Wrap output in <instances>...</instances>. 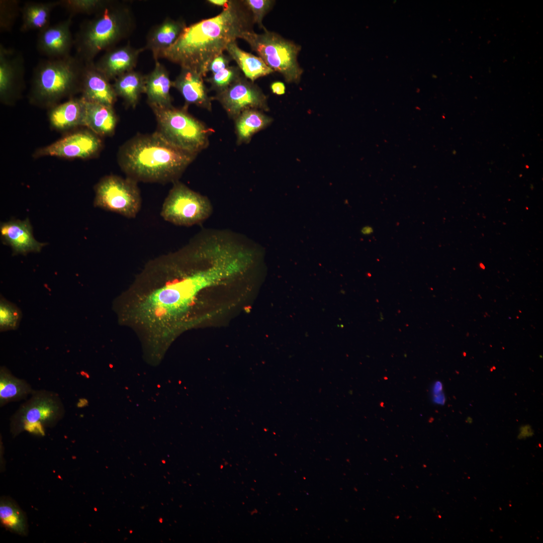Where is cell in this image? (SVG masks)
<instances>
[{
  "label": "cell",
  "mask_w": 543,
  "mask_h": 543,
  "mask_svg": "<svg viewBox=\"0 0 543 543\" xmlns=\"http://www.w3.org/2000/svg\"><path fill=\"white\" fill-rule=\"evenodd\" d=\"M244 262L226 248L185 247L150 261L132 287L129 315L148 338L164 341L204 289L242 275Z\"/></svg>",
  "instance_id": "cell-1"
},
{
  "label": "cell",
  "mask_w": 543,
  "mask_h": 543,
  "mask_svg": "<svg viewBox=\"0 0 543 543\" xmlns=\"http://www.w3.org/2000/svg\"><path fill=\"white\" fill-rule=\"evenodd\" d=\"M250 12L242 1H229L218 15L186 26L175 41L160 56L190 69L203 77L212 61L228 45L253 31Z\"/></svg>",
  "instance_id": "cell-2"
},
{
  "label": "cell",
  "mask_w": 543,
  "mask_h": 543,
  "mask_svg": "<svg viewBox=\"0 0 543 543\" xmlns=\"http://www.w3.org/2000/svg\"><path fill=\"white\" fill-rule=\"evenodd\" d=\"M196 156L172 145L155 132L127 141L119 149L118 160L127 177L137 182L166 183L177 181Z\"/></svg>",
  "instance_id": "cell-3"
},
{
  "label": "cell",
  "mask_w": 543,
  "mask_h": 543,
  "mask_svg": "<svg viewBox=\"0 0 543 543\" xmlns=\"http://www.w3.org/2000/svg\"><path fill=\"white\" fill-rule=\"evenodd\" d=\"M134 26L130 8L109 1L92 19L80 25L74 39L76 56L84 63L94 61L100 52L114 47L131 34Z\"/></svg>",
  "instance_id": "cell-4"
},
{
  "label": "cell",
  "mask_w": 543,
  "mask_h": 543,
  "mask_svg": "<svg viewBox=\"0 0 543 543\" xmlns=\"http://www.w3.org/2000/svg\"><path fill=\"white\" fill-rule=\"evenodd\" d=\"M85 63L77 56L40 61L32 77L30 99L32 103L51 107L66 97L80 92Z\"/></svg>",
  "instance_id": "cell-5"
},
{
  "label": "cell",
  "mask_w": 543,
  "mask_h": 543,
  "mask_svg": "<svg viewBox=\"0 0 543 543\" xmlns=\"http://www.w3.org/2000/svg\"><path fill=\"white\" fill-rule=\"evenodd\" d=\"M157 123L156 132L172 145L197 155L206 148L212 129L188 112V108L150 107Z\"/></svg>",
  "instance_id": "cell-6"
},
{
  "label": "cell",
  "mask_w": 543,
  "mask_h": 543,
  "mask_svg": "<svg viewBox=\"0 0 543 543\" xmlns=\"http://www.w3.org/2000/svg\"><path fill=\"white\" fill-rule=\"evenodd\" d=\"M242 39L268 67L281 73L287 82H299L303 72L297 59L300 45L266 28L261 34L249 32Z\"/></svg>",
  "instance_id": "cell-7"
},
{
  "label": "cell",
  "mask_w": 543,
  "mask_h": 543,
  "mask_svg": "<svg viewBox=\"0 0 543 543\" xmlns=\"http://www.w3.org/2000/svg\"><path fill=\"white\" fill-rule=\"evenodd\" d=\"M64 414L59 396L52 392L33 391L11 418V430L16 435L26 430L43 435L45 427L54 425Z\"/></svg>",
  "instance_id": "cell-8"
},
{
  "label": "cell",
  "mask_w": 543,
  "mask_h": 543,
  "mask_svg": "<svg viewBox=\"0 0 543 543\" xmlns=\"http://www.w3.org/2000/svg\"><path fill=\"white\" fill-rule=\"evenodd\" d=\"M213 213L209 199L176 181L165 198L161 216L175 225L191 226L207 219Z\"/></svg>",
  "instance_id": "cell-9"
},
{
  "label": "cell",
  "mask_w": 543,
  "mask_h": 543,
  "mask_svg": "<svg viewBox=\"0 0 543 543\" xmlns=\"http://www.w3.org/2000/svg\"><path fill=\"white\" fill-rule=\"evenodd\" d=\"M94 206L135 218L141 206V197L137 182L126 177L111 175L102 178L95 188Z\"/></svg>",
  "instance_id": "cell-10"
},
{
  "label": "cell",
  "mask_w": 543,
  "mask_h": 543,
  "mask_svg": "<svg viewBox=\"0 0 543 543\" xmlns=\"http://www.w3.org/2000/svg\"><path fill=\"white\" fill-rule=\"evenodd\" d=\"M212 99L218 101L233 120L246 110L268 111L269 109L267 97L260 87L242 75Z\"/></svg>",
  "instance_id": "cell-11"
},
{
  "label": "cell",
  "mask_w": 543,
  "mask_h": 543,
  "mask_svg": "<svg viewBox=\"0 0 543 543\" xmlns=\"http://www.w3.org/2000/svg\"><path fill=\"white\" fill-rule=\"evenodd\" d=\"M25 61L23 54L0 44V96L5 104L19 97L25 83Z\"/></svg>",
  "instance_id": "cell-12"
},
{
  "label": "cell",
  "mask_w": 543,
  "mask_h": 543,
  "mask_svg": "<svg viewBox=\"0 0 543 543\" xmlns=\"http://www.w3.org/2000/svg\"><path fill=\"white\" fill-rule=\"evenodd\" d=\"M101 147L102 142L98 135L94 132L81 131L66 136L40 149L36 155L87 158L97 154Z\"/></svg>",
  "instance_id": "cell-13"
},
{
  "label": "cell",
  "mask_w": 543,
  "mask_h": 543,
  "mask_svg": "<svg viewBox=\"0 0 543 543\" xmlns=\"http://www.w3.org/2000/svg\"><path fill=\"white\" fill-rule=\"evenodd\" d=\"M73 16L39 31L37 39L38 52L49 59L69 56L73 46L71 26Z\"/></svg>",
  "instance_id": "cell-14"
},
{
  "label": "cell",
  "mask_w": 543,
  "mask_h": 543,
  "mask_svg": "<svg viewBox=\"0 0 543 543\" xmlns=\"http://www.w3.org/2000/svg\"><path fill=\"white\" fill-rule=\"evenodd\" d=\"M145 48H135L129 44L114 47L106 51L96 62L95 65L110 81L134 70L140 54Z\"/></svg>",
  "instance_id": "cell-15"
},
{
  "label": "cell",
  "mask_w": 543,
  "mask_h": 543,
  "mask_svg": "<svg viewBox=\"0 0 543 543\" xmlns=\"http://www.w3.org/2000/svg\"><path fill=\"white\" fill-rule=\"evenodd\" d=\"M80 92L81 97L86 101L113 107L118 97L112 84L98 69L94 61L85 63Z\"/></svg>",
  "instance_id": "cell-16"
},
{
  "label": "cell",
  "mask_w": 543,
  "mask_h": 543,
  "mask_svg": "<svg viewBox=\"0 0 543 543\" xmlns=\"http://www.w3.org/2000/svg\"><path fill=\"white\" fill-rule=\"evenodd\" d=\"M0 232L3 243L11 247L13 254L38 252L46 244L34 238L28 218L1 223Z\"/></svg>",
  "instance_id": "cell-17"
},
{
  "label": "cell",
  "mask_w": 543,
  "mask_h": 543,
  "mask_svg": "<svg viewBox=\"0 0 543 543\" xmlns=\"http://www.w3.org/2000/svg\"><path fill=\"white\" fill-rule=\"evenodd\" d=\"M172 86L183 96L185 107L195 105L212 111V97L209 96L203 77L197 72L186 68H181L179 74L172 81Z\"/></svg>",
  "instance_id": "cell-18"
},
{
  "label": "cell",
  "mask_w": 543,
  "mask_h": 543,
  "mask_svg": "<svg viewBox=\"0 0 543 543\" xmlns=\"http://www.w3.org/2000/svg\"><path fill=\"white\" fill-rule=\"evenodd\" d=\"M186 26L183 20L166 18L149 31L145 49L149 50L155 61L158 60L160 55L175 42Z\"/></svg>",
  "instance_id": "cell-19"
},
{
  "label": "cell",
  "mask_w": 543,
  "mask_h": 543,
  "mask_svg": "<svg viewBox=\"0 0 543 543\" xmlns=\"http://www.w3.org/2000/svg\"><path fill=\"white\" fill-rule=\"evenodd\" d=\"M172 81L163 65L155 61L153 69L145 78V91L150 107H169L172 106L170 88Z\"/></svg>",
  "instance_id": "cell-20"
},
{
  "label": "cell",
  "mask_w": 543,
  "mask_h": 543,
  "mask_svg": "<svg viewBox=\"0 0 543 543\" xmlns=\"http://www.w3.org/2000/svg\"><path fill=\"white\" fill-rule=\"evenodd\" d=\"M85 100L70 98L67 101L53 106L49 113L52 126L57 129H66L84 125Z\"/></svg>",
  "instance_id": "cell-21"
},
{
  "label": "cell",
  "mask_w": 543,
  "mask_h": 543,
  "mask_svg": "<svg viewBox=\"0 0 543 543\" xmlns=\"http://www.w3.org/2000/svg\"><path fill=\"white\" fill-rule=\"evenodd\" d=\"M84 125L100 136L112 135L117 123V117L113 106L85 100Z\"/></svg>",
  "instance_id": "cell-22"
},
{
  "label": "cell",
  "mask_w": 543,
  "mask_h": 543,
  "mask_svg": "<svg viewBox=\"0 0 543 543\" xmlns=\"http://www.w3.org/2000/svg\"><path fill=\"white\" fill-rule=\"evenodd\" d=\"M60 6L59 1L48 2H27L21 9L22 24L20 31L26 32L32 30L39 31L50 25L52 11Z\"/></svg>",
  "instance_id": "cell-23"
},
{
  "label": "cell",
  "mask_w": 543,
  "mask_h": 543,
  "mask_svg": "<svg viewBox=\"0 0 543 543\" xmlns=\"http://www.w3.org/2000/svg\"><path fill=\"white\" fill-rule=\"evenodd\" d=\"M234 120L237 144L241 145L249 143L252 136L269 126L273 119L261 110L248 109L242 112Z\"/></svg>",
  "instance_id": "cell-24"
},
{
  "label": "cell",
  "mask_w": 543,
  "mask_h": 543,
  "mask_svg": "<svg viewBox=\"0 0 543 543\" xmlns=\"http://www.w3.org/2000/svg\"><path fill=\"white\" fill-rule=\"evenodd\" d=\"M226 51L236 62L244 76L252 82L274 72L259 56L240 49L236 41L229 44Z\"/></svg>",
  "instance_id": "cell-25"
},
{
  "label": "cell",
  "mask_w": 543,
  "mask_h": 543,
  "mask_svg": "<svg viewBox=\"0 0 543 543\" xmlns=\"http://www.w3.org/2000/svg\"><path fill=\"white\" fill-rule=\"evenodd\" d=\"M145 78V75L133 70L117 77L112 85L117 96L121 98L127 106L135 108L141 95L144 93Z\"/></svg>",
  "instance_id": "cell-26"
},
{
  "label": "cell",
  "mask_w": 543,
  "mask_h": 543,
  "mask_svg": "<svg viewBox=\"0 0 543 543\" xmlns=\"http://www.w3.org/2000/svg\"><path fill=\"white\" fill-rule=\"evenodd\" d=\"M34 390L24 380L13 376L6 368L0 370L1 407L12 401L26 398Z\"/></svg>",
  "instance_id": "cell-27"
},
{
  "label": "cell",
  "mask_w": 543,
  "mask_h": 543,
  "mask_svg": "<svg viewBox=\"0 0 543 543\" xmlns=\"http://www.w3.org/2000/svg\"><path fill=\"white\" fill-rule=\"evenodd\" d=\"M0 520L7 528L16 533H26V520L22 511L13 502L2 500L0 503Z\"/></svg>",
  "instance_id": "cell-28"
},
{
  "label": "cell",
  "mask_w": 543,
  "mask_h": 543,
  "mask_svg": "<svg viewBox=\"0 0 543 543\" xmlns=\"http://www.w3.org/2000/svg\"><path fill=\"white\" fill-rule=\"evenodd\" d=\"M21 318L22 313L19 308L1 297L0 300L1 331L17 329Z\"/></svg>",
  "instance_id": "cell-29"
},
{
  "label": "cell",
  "mask_w": 543,
  "mask_h": 543,
  "mask_svg": "<svg viewBox=\"0 0 543 543\" xmlns=\"http://www.w3.org/2000/svg\"><path fill=\"white\" fill-rule=\"evenodd\" d=\"M242 75L241 70L238 66H229L221 70L206 79V81L211 85V88L217 93H220L227 88Z\"/></svg>",
  "instance_id": "cell-30"
},
{
  "label": "cell",
  "mask_w": 543,
  "mask_h": 543,
  "mask_svg": "<svg viewBox=\"0 0 543 543\" xmlns=\"http://www.w3.org/2000/svg\"><path fill=\"white\" fill-rule=\"evenodd\" d=\"M108 0H61L60 6L73 16L76 14H95L108 3Z\"/></svg>",
  "instance_id": "cell-31"
},
{
  "label": "cell",
  "mask_w": 543,
  "mask_h": 543,
  "mask_svg": "<svg viewBox=\"0 0 543 543\" xmlns=\"http://www.w3.org/2000/svg\"><path fill=\"white\" fill-rule=\"evenodd\" d=\"M20 2L17 0L0 1V28L1 31H10L18 16Z\"/></svg>",
  "instance_id": "cell-32"
},
{
  "label": "cell",
  "mask_w": 543,
  "mask_h": 543,
  "mask_svg": "<svg viewBox=\"0 0 543 543\" xmlns=\"http://www.w3.org/2000/svg\"><path fill=\"white\" fill-rule=\"evenodd\" d=\"M243 4L250 12L254 24H256L263 30L265 27L262 24V20L273 8L275 2L272 0H243Z\"/></svg>",
  "instance_id": "cell-33"
},
{
  "label": "cell",
  "mask_w": 543,
  "mask_h": 543,
  "mask_svg": "<svg viewBox=\"0 0 543 543\" xmlns=\"http://www.w3.org/2000/svg\"><path fill=\"white\" fill-rule=\"evenodd\" d=\"M231 60L232 59L229 55H225L223 53L212 61L208 67V72L211 71L212 74L216 73L228 67Z\"/></svg>",
  "instance_id": "cell-34"
},
{
  "label": "cell",
  "mask_w": 543,
  "mask_h": 543,
  "mask_svg": "<svg viewBox=\"0 0 543 543\" xmlns=\"http://www.w3.org/2000/svg\"><path fill=\"white\" fill-rule=\"evenodd\" d=\"M270 89L273 93L277 95H283L286 92L285 85L281 81L273 82L270 85Z\"/></svg>",
  "instance_id": "cell-35"
},
{
  "label": "cell",
  "mask_w": 543,
  "mask_h": 543,
  "mask_svg": "<svg viewBox=\"0 0 543 543\" xmlns=\"http://www.w3.org/2000/svg\"><path fill=\"white\" fill-rule=\"evenodd\" d=\"M208 3L213 5L214 6L222 7L223 8L226 7L229 1L228 0H209L207 1Z\"/></svg>",
  "instance_id": "cell-36"
},
{
  "label": "cell",
  "mask_w": 543,
  "mask_h": 543,
  "mask_svg": "<svg viewBox=\"0 0 543 543\" xmlns=\"http://www.w3.org/2000/svg\"><path fill=\"white\" fill-rule=\"evenodd\" d=\"M361 233L365 235H369L373 233V228L369 225H366L361 229Z\"/></svg>",
  "instance_id": "cell-37"
}]
</instances>
